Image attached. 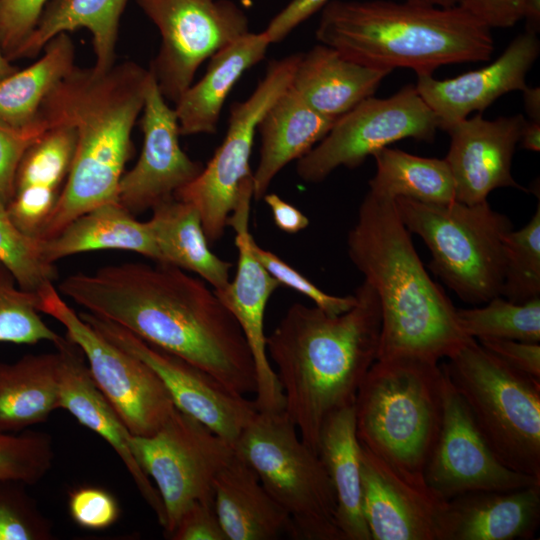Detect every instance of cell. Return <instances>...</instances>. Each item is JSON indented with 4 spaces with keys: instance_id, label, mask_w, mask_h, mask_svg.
<instances>
[{
    "instance_id": "1",
    "label": "cell",
    "mask_w": 540,
    "mask_h": 540,
    "mask_svg": "<svg viewBox=\"0 0 540 540\" xmlns=\"http://www.w3.org/2000/svg\"><path fill=\"white\" fill-rule=\"evenodd\" d=\"M59 291L86 312L203 369L232 391L256 393L247 340L201 278L167 263L126 262L69 275Z\"/></svg>"
},
{
    "instance_id": "2",
    "label": "cell",
    "mask_w": 540,
    "mask_h": 540,
    "mask_svg": "<svg viewBox=\"0 0 540 540\" xmlns=\"http://www.w3.org/2000/svg\"><path fill=\"white\" fill-rule=\"evenodd\" d=\"M355 305L331 315L292 304L266 336L284 396V412L301 440L318 454L320 432L335 412L354 405L358 389L377 359L381 310L366 282L354 292Z\"/></svg>"
},
{
    "instance_id": "3",
    "label": "cell",
    "mask_w": 540,
    "mask_h": 540,
    "mask_svg": "<svg viewBox=\"0 0 540 540\" xmlns=\"http://www.w3.org/2000/svg\"><path fill=\"white\" fill-rule=\"evenodd\" d=\"M151 72L133 61L107 70L74 66L44 98L38 116L47 128L70 126L73 162L40 239L48 240L85 212L118 201L132 153V130L143 110Z\"/></svg>"
},
{
    "instance_id": "4",
    "label": "cell",
    "mask_w": 540,
    "mask_h": 540,
    "mask_svg": "<svg viewBox=\"0 0 540 540\" xmlns=\"http://www.w3.org/2000/svg\"><path fill=\"white\" fill-rule=\"evenodd\" d=\"M347 251L379 300L377 359L439 363L475 340L463 332L456 308L425 270L395 200L367 192L348 233Z\"/></svg>"
},
{
    "instance_id": "5",
    "label": "cell",
    "mask_w": 540,
    "mask_h": 540,
    "mask_svg": "<svg viewBox=\"0 0 540 540\" xmlns=\"http://www.w3.org/2000/svg\"><path fill=\"white\" fill-rule=\"evenodd\" d=\"M321 10L319 43L372 68L432 74L443 65L489 61L494 52L491 29L457 5L329 0Z\"/></svg>"
},
{
    "instance_id": "6",
    "label": "cell",
    "mask_w": 540,
    "mask_h": 540,
    "mask_svg": "<svg viewBox=\"0 0 540 540\" xmlns=\"http://www.w3.org/2000/svg\"><path fill=\"white\" fill-rule=\"evenodd\" d=\"M444 384L439 363L377 359L354 402L359 444L420 488H429L424 472L442 426Z\"/></svg>"
},
{
    "instance_id": "7",
    "label": "cell",
    "mask_w": 540,
    "mask_h": 540,
    "mask_svg": "<svg viewBox=\"0 0 540 540\" xmlns=\"http://www.w3.org/2000/svg\"><path fill=\"white\" fill-rule=\"evenodd\" d=\"M410 233L430 251L429 267L464 302L477 305L500 296L503 243L513 223L488 201L465 204L395 199Z\"/></svg>"
},
{
    "instance_id": "8",
    "label": "cell",
    "mask_w": 540,
    "mask_h": 540,
    "mask_svg": "<svg viewBox=\"0 0 540 540\" xmlns=\"http://www.w3.org/2000/svg\"><path fill=\"white\" fill-rule=\"evenodd\" d=\"M500 461L540 479V380L472 340L442 365Z\"/></svg>"
},
{
    "instance_id": "9",
    "label": "cell",
    "mask_w": 540,
    "mask_h": 540,
    "mask_svg": "<svg viewBox=\"0 0 540 540\" xmlns=\"http://www.w3.org/2000/svg\"><path fill=\"white\" fill-rule=\"evenodd\" d=\"M234 451L287 513L292 538L343 540L331 479L284 410L258 411L236 440Z\"/></svg>"
},
{
    "instance_id": "10",
    "label": "cell",
    "mask_w": 540,
    "mask_h": 540,
    "mask_svg": "<svg viewBox=\"0 0 540 540\" xmlns=\"http://www.w3.org/2000/svg\"><path fill=\"white\" fill-rule=\"evenodd\" d=\"M130 445L161 497L164 536L195 502L214 503L215 479L235 453L232 444L177 408L154 434L132 435Z\"/></svg>"
},
{
    "instance_id": "11",
    "label": "cell",
    "mask_w": 540,
    "mask_h": 540,
    "mask_svg": "<svg viewBox=\"0 0 540 540\" xmlns=\"http://www.w3.org/2000/svg\"><path fill=\"white\" fill-rule=\"evenodd\" d=\"M37 295L38 310L63 325L66 336L82 351L96 386L130 433L150 436L157 432L176 407L156 372L85 322L54 284Z\"/></svg>"
},
{
    "instance_id": "12",
    "label": "cell",
    "mask_w": 540,
    "mask_h": 540,
    "mask_svg": "<svg viewBox=\"0 0 540 540\" xmlns=\"http://www.w3.org/2000/svg\"><path fill=\"white\" fill-rule=\"evenodd\" d=\"M300 54L269 63L251 95L232 105L225 138L213 157L193 181L174 195L196 208L209 244L219 241L225 233L240 186L252 175L249 162L258 124L290 86Z\"/></svg>"
},
{
    "instance_id": "13",
    "label": "cell",
    "mask_w": 540,
    "mask_h": 540,
    "mask_svg": "<svg viewBox=\"0 0 540 540\" xmlns=\"http://www.w3.org/2000/svg\"><path fill=\"white\" fill-rule=\"evenodd\" d=\"M439 121L415 85L388 98H366L340 116L328 134L297 160L296 172L306 183H319L339 167L360 166L368 156L397 141L433 142Z\"/></svg>"
},
{
    "instance_id": "14",
    "label": "cell",
    "mask_w": 540,
    "mask_h": 540,
    "mask_svg": "<svg viewBox=\"0 0 540 540\" xmlns=\"http://www.w3.org/2000/svg\"><path fill=\"white\" fill-rule=\"evenodd\" d=\"M135 1L160 33V48L149 70L164 98L173 103L206 59L250 32L246 13L230 0Z\"/></svg>"
},
{
    "instance_id": "15",
    "label": "cell",
    "mask_w": 540,
    "mask_h": 540,
    "mask_svg": "<svg viewBox=\"0 0 540 540\" xmlns=\"http://www.w3.org/2000/svg\"><path fill=\"white\" fill-rule=\"evenodd\" d=\"M79 315L107 340L148 364L162 380L177 409L202 422L233 447L257 415L255 401L232 391L203 369L106 319L86 311Z\"/></svg>"
},
{
    "instance_id": "16",
    "label": "cell",
    "mask_w": 540,
    "mask_h": 540,
    "mask_svg": "<svg viewBox=\"0 0 540 540\" xmlns=\"http://www.w3.org/2000/svg\"><path fill=\"white\" fill-rule=\"evenodd\" d=\"M424 479L445 501L472 492L511 491L540 484V479L514 471L500 461L446 372L442 426Z\"/></svg>"
},
{
    "instance_id": "17",
    "label": "cell",
    "mask_w": 540,
    "mask_h": 540,
    "mask_svg": "<svg viewBox=\"0 0 540 540\" xmlns=\"http://www.w3.org/2000/svg\"><path fill=\"white\" fill-rule=\"evenodd\" d=\"M253 199L252 176L246 178L238 193L227 226L235 231L237 270L233 280L215 291L238 322L249 345L257 374L255 403L260 412L284 410V396L266 351L264 314L269 298L281 285L263 267L252 251L249 232L250 204Z\"/></svg>"
},
{
    "instance_id": "18",
    "label": "cell",
    "mask_w": 540,
    "mask_h": 540,
    "mask_svg": "<svg viewBox=\"0 0 540 540\" xmlns=\"http://www.w3.org/2000/svg\"><path fill=\"white\" fill-rule=\"evenodd\" d=\"M152 74V73H151ZM141 154L118 189V201L133 215L152 210L193 181L204 165L191 159L179 143L180 129L174 108L162 95L153 75L149 81L140 121Z\"/></svg>"
},
{
    "instance_id": "19",
    "label": "cell",
    "mask_w": 540,
    "mask_h": 540,
    "mask_svg": "<svg viewBox=\"0 0 540 540\" xmlns=\"http://www.w3.org/2000/svg\"><path fill=\"white\" fill-rule=\"evenodd\" d=\"M362 510L371 540H442L447 502L360 445Z\"/></svg>"
},
{
    "instance_id": "20",
    "label": "cell",
    "mask_w": 540,
    "mask_h": 540,
    "mask_svg": "<svg viewBox=\"0 0 540 540\" xmlns=\"http://www.w3.org/2000/svg\"><path fill=\"white\" fill-rule=\"evenodd\" d=\"M526 119L521 114L487 120L481 114L451 125L444 158L451 170L456 200L465 204L487 201L495 189L525 190L512 176V160Z\"/></svg>"
},
{
    "instance_id": "21",
    "label": "cell",
    "mask_w": 540,
    "mask_h": 540,
    "mask_svg": "<svg viewBox=\"0 0 540 540\" xmlns=\"http://www.w3.org/2000/svg\"><path fill=\"white\" fill-rule=\"evenodd\" d=\"M539 53L537 35L525 31L489 65L444 80L417 74L415 88L436 115L439 128L446 131L472 112H482L502 95L522 92Z\"/></svg>"
},
{
    "instance_id": "22",
    "label": "cell",
    "mask_w": 540,
    "mask_h": 540,
    "mask_svg": "<svg viewBox=\"0 0 540 540\" xmlns=\"http://www.w3.org/2000/svg\"><path fill=\"white\" fill-rule=\"evenodd\" d=\"M54 346L60 356L59 408L69 412L81 425L99 435L111 446L162 526L165 518L164 506L155 485L133 455L130 445L132 434L96 386L78 346L67 336H62Z\"/></svg>"
},
{
    "instance_id": "23",
    "label": "cell",
    "mask_w": 540,
    "mask_h": 540,
    "mask_svg": "<svg viewBox=\"0 0 540 540\" xmlns=\"http://www.w3.org/2000/svg\"><path fill=\"white\" fill-rule=\"evenodd\" d=\"M539 524L540 484L472 492L447 502L442 540H527Z\"/></svg>"
},
{
    "instance_id": "24",
    "label": "cell",
    "mask_w": 540,
    "mask_h": 540,
    "mask_svg": "<svg viewBox=\"0 0 540 540\" xmlns=\"http://www.w3.org/2000/svg\"><path fill=\"white\" fill-rule=\"evenodd\" d=\"M336 120L315 111L289 86L258 124L261 145L258 165L252 173L253 198L262 199L277 174L317 145Z\"/></svg>"
},
{
    "instance_id": "25",
    "label": "cell",
    "mask_w": 540,
    "mask_h": 540,
    "mask_svg": "<svg viewBox=\"0 0 540 540\" xmlns=\"http://www.w3.org/2000/svg\"><path fill=\"white\" fill-rule=\"evenodd\" d=\"M391 72L356 63L319 43L300 54L290 86L315 111L338 119L373 96Z\"/></svg>"
},
{
    "instance_id": "26",
    "label": "cell",
    "mask_w": 540,
    "mask_h": 540,
    "mask_svg": "<svg viewBox=\"0 0 540 540\" xmlns=\"http://www.w3.org/2000/svg\"><path fill=\"white\" fill-rule=\"evenodd\" d=\"M214 508L227 540L292 537L287 513L272 498L255 471L236 453L218 473Z\"/></svg>"
},
{
    "instance_id": "27",
    "label": "cell",
    "mask_w": 540,
    "mask_h": 540,
    "mask_svg": "<svg viewBox=\"0 0 540 540\" xmlns=\"http://www.w3.org/2000/svg\"><path fill=\"white\" fill-rule=\"evenodd\" d=\"M270 45L263 31L249 32L213 54L203 77L175 103L180 134H215L229 93L248 69L264 59Z\"/></svg>"
},
{
    "instance_id": "28",
    "label": "cell",
    "mask_w": 540,
    "mask_h": 540,
    "mask_svg": "<svg viewBox=\"0 0 540 540\" xmlns=\"http://www.w3.org/2000/svg\"><path fill=\"white\" fill-rule=\"evenodd\" d=\"M96 250H125L160 262V253L148 221H139L119 201L95 207L75 218L48 240L42 254L49 263Z\"/></svg>"
},
{
    "instance_id": "29",
    "label": "cell",
    "mask_w": 540,
    "mask_h": 540,
    "mask_svg": "<svg viewBox=\"0 0 540 540\" xmlns=\"http://www.w3.org/2000/svg\"><path fill=\"white\" fill-rule=\"evenodd\" d=\"M318 455L331 479L337 524L343 540H371L362 510L360 444L354 405L333 413L323 424Z\"/></svg>"
},
{
    "instance_id": "30",
    "label": "cell",
    "mask_w": 540,
    "mask_h": 540,
    "mask_svg": "<svg viewBox=\"0 0 540 540\" xmlns=\"http://www.w3.org/2000/svg\"><path fill=\"white\" fill-rule=\"evenodd\" d=\"M59 365L57 350L0 362V432L46 422L59 408Z\"/></svg>"
},
{
    "instance_id": "31",
    "label": "cell",
    "mask_w": 540,
    "mask_h": 540,
    "mask_svg": "<svg viewBox=\"0 0 540 540\" xmlns=\"http://www.w3.org/2000/svg\"><path fill=\"white\" fill-rule=\"evenodd\" d=\"M148 222L160 263L195 273L215 291L229 283L232 264L210 250L200 215L193 205L173 197L156 205Z\"/></svg>"
},
{
    "instance_id": "32",
    "label": "cell",
    "mask_w": 540,
    "mask_h": 540,
    "mask_svg": "<svg viewBox=\"0 0 540 540\" xmlns=\"http://www.w3.org/2000/svg\"><path fill=\"white\" fill-rule=\"evenodd\" d=\"M128 0H50L16 59L33 58L61 33L80 28L92 37L95 68L115 64L119 22Z\"/></svg>"
},
{
    "instance_id": "33",
    "label": "cell",
    "mask_w": 540,
    "mask_h": 540,
    "mask_svg": "<svg viewBox=\"0 0 540 540\" xmlns=\"http://www.w3.org/2000/svg\"><path fill=\"white\" fill-rule=\"evenodd\" d=\"M75 47L68 33L51 39L43 55L0 81V123L24 127L38 119L48 93L75 66Z\"/></svg>"
},
{
    "instance_id": "34",
    "label": "cell",
    "mask_w": 540,
    "mask_h": 540,
    "mask_svg": "<svg viewBox=\"0 0 540 540\" xmlns=\"http://www.w3.org/2000/svg\"><path fill=\"white\" fill-rule=\"evenodd\" d=\"M372 156L376 172L368 183L371 194L425 203L456 200L454 179L445 159L421 157L389 146Z\"/></svg>"
},
{
    "instance_id": "35",
    "label": "cell",
    "mask_w": 540,
    "mask_h": 540,
    "mask_svg": "<svg viewBox=\"0 0 540 540\" xmlns=\"http://www.w3.org/2000/svg\"><path fill=\"white\" fill-rule=\"evenodd\" d=\"M484 306L456 309L463 332L477 341L506 339L540 342V297L514 303L496 296Z\"/></svg>"
},
{
    "instance_id": "36",
    "label": "cell",
    "mask_w": 540,
    "mask_h": 540,
    "mask_svg": "<svg viewBox=\"0 0 540 540\" xmlns=\"http://www.w3.org/2000/svg\"><path fill=\"white\" fill-rule=\"evenodd\" d=\"M76 147L72 127H49L22 157L15 178V191L45 188L61 192L69 174Z\"/></svg>"
},
{
    "instance_id": "37",
    "label": "cell",
    "mask_w": 540,
    "mask_h": 540,
    "mask_svg": "<svg viewBox=\"0 0 540 540\" xmlns=\"http://www.w3.org/2000/svg\"><path fill=\"white\" fill-rule=\"evenodd\" d=\"M500 296L514 303L540 297V204L529 222L507 233L503 243Z\"/></svg>"
},
{
    "instance_id": "38",
    "label": "cell",
    "mask_w": 540,
    "mask_h": 540,
    "mask_svg": "<svg viewBox=\"0 0 540 540\" xmlns=\"http://www.w3.org/2000/svg\"><path fill=\"white\" fill-rule=\"evenodd\" d=\"M36 293L21 289L12 274L0 263V343L55 344L62 336L41 318Z\"/></svg>"
},
{
    "instance_id": "39",
    "label": "cell",
    "mask_w": 540,
    "mask_h": 540,
    "mask_svg": "<svg viewBox=\"0 0 540 540\" xmlns=\"http://www.w3.org/2000/svg\"><path fill=\"white\" fill-rule=\"evenodd\" d=\"M0 263L26 291L38 293L53 284L57 271L42 254V240L23 233L0 202Z\"/></svg>"
},
{
    "instance_id": "40",
    "label": "cell",
    "mask_w": 540,
    "mask_h": 540,
    "mask_svg": "<svg viewBox=\"0 0 540 540\" xmlns=\"http://www.w3.org/2000/svg\"><path fill=\"white\" fill-rule=\"evenodd\" d=\"M54 457L52 437L45 432H0V479L35 484L50 471Z\"/></svg>"
},
{
    "instance_id": "41",
    "label": "cell",
    "mask_w": 540,
    "mask_h": 540,
    "mask_svg": "<svg viewBox=\"0 0 540 540\" xmlns=\"http://www.w3.org/2000/svg\"><path fill=\"white\" fill-rule=\"evenodd\" d=\"M25 483L0 479V540H51V520L27 492Z\"/></svg>"
},
{
    "instance_id": "42",
    "label": "cell",
    "mask_w": 540,
    "mask_h": 540,
    "mask_svg": "<svg viewBox=\"0 0 540 540\" xmlns=\"http://www.w3.org/2000/svg\"><path fill=\"white\" fill-rule=\"evenodd\" d=\"M251 247L258 261L280 285H284L306 296L314 302L316 307L326 313L331 315L342 314L355 305V294L346 296L328 294L272 251L260 247L254 239L252 240Z\"/></svg>"
},
{
    "instance_id": "43",
    "label": "cell",
    "mask_w": 540,
    "mask_h": 540,
    "mask_svg": "<svg viewBox=\"0 0 540 540\" xmlns=\"http://www.w3.org/2000/svg\"><path fill=\"white\" fill-rule=\"evenodd\" d=\"M39 118L24 127L0 123V202L5 206L13 198L18 166L28 148L47 130Z\"/></svg>"
},
{
    "instance_id": "44",
    "label": "cell",
    "mask_w": 540,
    "mask_h": 540,
    "mask_svg": "<svg viewBox=\"0 0 540 540\" xmlns=\"http://www.w3.org/2000/svg\"><path fill=\"white\" fill-rule=\"evenodd\" d=\"M50 0H0V45L12 62Z\"/></svg>"
},
{
    "instance_id": "45",
    "label": "cell",
    "mask_w": 540,
    "mask_h": 540,
    "mask_svg": "<svg viewBox=\"0 0 540 540\" xmlns=\"http://www.w3.org/2000/svg\"><path fill=\"white\" fill-rule=\"evenodd\" d=\"M68 511L72 520L87 530H104L119 518L117 499L104 488L81 486L72 490L68 498Z\"/></svg>"
},
{
    "instance_id": "46",
    "label": "cell",
    "mask_w": 540,
    "mask_h": 540,
    "mask_svg": "<svg viewBox=\"0 0 540 540\" xmlns=\"http://www.w3.org/2000/svg\"><path fill=\"white\" fill-rule=\"evenodd\" d=\"M171 540H227L215 512L214 503L195 502L165 536Z\"/></svg>"
},
{
    "instance_id": "47",
    "label": "cell",
    "mask_w": 540,
    "mask_h": 540,
    "mask_svg": "<svg viewBox=\"0 0 540 540\" xmlns=\"http://www.w3.org/2000/svg\"><path fill=\"white\" fill-rule=\"evenodd\" d=\"M478 342L513 369L540 380L539 343L506 339H483Z\"/></svg>"
},
{
    "instance_id": "48",
    "label": "cell",
    "mask_w": 540,
    "mask_h": 540,
    "mask_svg": "<svg viewBox=\"0 0 540 540\" xmlns=\"http://www.w3.org/2000/svg\"><path fill=\"white\" fill-rule=\"evenodd\" d=\"M526 0H459L457 6L480 23L493 28H510L523 19Z\"/></svg>"
},
{
    "instance_id": "49",
    "label": "cell",
    "mask_w": 540,
    "mask_h": 540,
    "mask_svg": "<svg viewBox=\"0 0 540 540\" xmlns=\"http://www.w3.org/2000/svg\"><path fill=\"white\" fill-rule=\"evenodd\" d=\"M329 0H291L269 22L264 34L270 43L285 39L297 26L321 10Z\"/></svg>"
},
{
    "instance_id": "50",
    "label": "cell",
    "mask_w": 540,
    "mask_h": 540,
    "mask_svg": "<svg viewBox=\"0 0 540 540\" xmlns=\"http://www.w3.org/2000/svg\"><path fill=\"white\" fill-rule=\"evenodd\" d=\"M265 203L272 212L276 227L286 233L294 234L304 230L309 225V219L299 209L284 201L275 193H266Z\"/></svg>"
},
{
    "instance_id": "51",
    "label": "cell",
    "mask_w": 540,
    "mask_h": 540,
    "mask_svg": "<svg viewBox=\"0 0 540 540\" xmlns=\"http://www.w3.org/2000/svg\"><path fill=\"white\" fill-rule=\"evenodd\" d=\"M519 142L525 150L539 152L540 123L526 120L521 131Z\"/></svg>"
},
{
    "instance_id": "52",
    "label": "cell",
    "mask_w": 540,
    "mask_h": 540,
    "mask_svg": "<svg viewBox=\"0 0 540 540\" xmlns=\"http://www.w3.org/2000/svg\"><path fill=\"white\" fill-rule=\"evenodd\" d=\"M524 108L530 121L540 123V89L527 86L523 91Z\"/></svg>"
},
{
    "instance_id": "53",
    "label": "cell",
    "mask_w": 540,
    "mask_h": 540,
    "mask_svg": "<svg viewBox=\"0 0 540 540\" xmlns=\"http://www.w3.org/2000/svg\"><path fill=\"white\" fill-rule=\"evenodd\" d=\"M525 31L538 34L540 30V0H526L524 6Z\"/></svg>"
},
{
    "instance_id": "54",
    "label": "cell",
    "mask_w": 540,
    "mask_h": 540,
    "mask_svg": "<svg viewBox=\"0 0 540 540\" xmlns=\"http://www.w3.org/2000/svg\"><path fill=\"white\" fill-rule=\"evenodd\" d=\"M17 70L18 68L5 56L0 45V81Z\"/></svg>"
},
{
    "instance_id": "55",
    "label": "cell",
    "mask_w": 540,
    "mask_h": 540,
    "mask_svg": "<svg viewBox=\"0 0 540 540\" xmlns=\"http://www.w3.org/2000/svg\"><path fill=\"white\" fill-rule=\"evenodd\" d=\"M411 3L423 4V5H433L440 7H452L456 6L459 0H406Z\"/></svg>"
}]
</instances>
